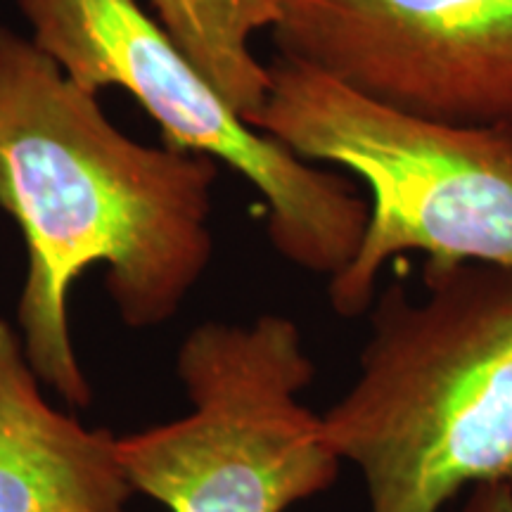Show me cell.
<instances>
[{
    "label": "cell",
    "mask_w": 512,
    "mask_h": 512,
    "mask_svg": "<svg viewBox=\"0 0 512 512\" xmlns=\"http://www.w3.org/2000/svg\"><path fill=\"white\" fill-rule=\"evenodd\" d=\"M273 41L370 100L512 126V0H278Z\"/></svg>",
    "instance_id": "cell-6"
},
{
    "label": "cell",
    "mask_w": 512,
    "mask_h": 512,
    "mask_svg": "<svg viewBox=\"0 0 512 512\" xmlns=\"http://www.w3.org/2000/svg\"><path fill=\"white\" fill-rule=\"evenodd\" d=\"M176 370L192 411L119 439L136 494L171 512H287L337 482L342 460L299 401L316 368L294 320H207Z\"/></svg>",
    "instance_id": "cell-4"
},
{
    "label": "cell",
    "mask_w": 512,
    "mask_h": 512,
    "mask_svg": "<svg viewBox=\"0 0 512 512\" xmlns=\"http://www.w3.org/2000/svg\"><path fill=\"white\" fill-rule=\"evenodd\" d=\"M41 384L0 318V512H128L119 437L57 411Z\"/></svg>",
    "instance_id": "cell-7"
},
{
    "label": "cell",
    "mask_w": 512,
    "mask_h": 512,
    "mask_svg": "<svg viewBox=\"0 0 512 512\" xmlns=\"http://www.w3.org/2000/svg\"><path fill=\"white\" fill-rule=\"evenodd\" d=\"M157 22L247 121L268 95V67L252 41L273 29L278 0H150Z\"/></svg>",
    "instance_id": "cell-8"
},
{
    "label": "cell",
    "mask_w": 512,
    "mask_h": 512,
    "mask_svg": "<svg viewBox=\"0 0 512 512\" xmlns=\"http://www.w3.org/2000/svg\"><path fill=\"white\" fill-rule=\"evenodd\" d=\"M465 512H512V486H477Z\"/></svg>",
    "instance_id": "cell-9"
},
{
    "label": "cell",
    "mask_w": 512,
    "mask_h": 512,
    "mask_svg": "<svg viewBox=\"0 0 512 512\" xmlns=\"http://www.w3.org/2000/svg\"><path fill=\"white\" fill-rule=\"evenodd\" d=\"M31 41L91 95L121 88L157 121L166 145L238 171L266 200L275 252L311 273L351 264L368 197L335 169L299 159L228 105L138 0H15Z\"/></svg>",
    "instance_id": "cell-5"
},
{
    "label": "cell",
    "mask_w": 512,
    "mask_h": 512,
    "mask_svg": "<svg viewBox=\"0 0 512 512\" xmlns=\"http://www.w3.org/2000/svg\"><path fill=\"white\" fill-rule=\"evenodd\" d=\"M95 98L0 24V209L29 256L17 320L38 380L76 408L93 392L69 332L72 285L105 266L128 328L169 323L211 264L219 181L214 159L136 143Z\"/></svg>",
    "instance_id": "cell-1"
},
{
    "label": "cell",
    "mask_w": 512,
    "mask_h": 512,
    "mask_svg": "<svg viewBox=\"0 0 512 512\" xmlns=\"http://www.w3.org/2000/svg\"><path fill=\"white\" fill-rule=\"evenodd\" d=\"M425 294L370 304L349 392L323 420L370 512H441L465 486H512V268L427 261Z\"/></svg>",
    "instance_id": "cell-2"
},
{
    "label": "cell",
    "mask_w": 512,
    "mask_h": 512,
    "mask_svg": "<svg viewBox=\"0 0 512 512\" xmlns=\"http://www.w3.org/2000/svg\"><path fill=\"white\" fill-rule=\"evenodd\" d=\"M249 124L368 190L361 245L330 278L339 316L368 311L384 266L408 252L512 268V126L413 117L283 55Z\"/></svg>",
    "instance_id": "cell-3"
}]
</instances>
